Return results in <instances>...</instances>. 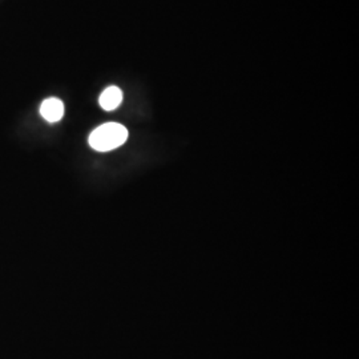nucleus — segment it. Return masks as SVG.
I'll return each mask as SVG.
<instances>
[{
  "mask_svg": "<svg viewBox=\"0 0 359 359\" xmlns=\"http://www.w3.org/2000/svg\"><path fill=\"white\" fill-rule=\"evenodd\" d=\"M121 102H123V92L115 86L108 87L100 95V99H99L100 107L105 111H114L121 104Z\"/></svg>",
  "mask_w": 359,
  "mask_h": 359,
  "instance_id": "7ed1b4c3",
  "label": "nucleus"
},
{
  "mask_svg": "<svg viewBox=\"0 0 359 359\" xmlns=\"http://www.w3.org/2000/svg\"><path fill=\"white\" fill-rule=\"evenodd\" d=\"M40 115L48 123H57L65 116V104L56 97H50L40 105Z\"/></svg>",
  "mask_w": 359,
  "mask_h": 359,
  "instance_id": "f03ea898",
  "label": "nucleus"
},
{
  "mask_svg": "<svg viewBox=\"0 0 359 359\" xmlns=\"http://www.w3.org/2000/svg\"><path fill=\"white\" fill-rule=\"evenodd\" d=\"M128 139V130L117 123H108L95 129L90 133V145L99 152H108L114 151L116 148L121 147Z\"/></svg>",
  "mask_w": 359,
  "mask_h": 359,
  "instance_id": "f257e3e1",
  "label": "nucleus"
}]
</instances>
